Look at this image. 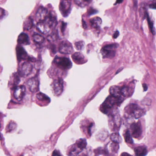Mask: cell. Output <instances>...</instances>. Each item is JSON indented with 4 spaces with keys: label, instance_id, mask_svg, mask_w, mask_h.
I'll return each instance as SVG.
<instances>
[{
    "label": "cell",
    "instance_id": "cell-24",
    "mask_svg": "<svg viewBox=\"0 0 156 156\" xmlns=\"http://www.w3.org/2000/svg\"><path fill=\"white\" fill-rule=\"evenodd\" d=\"M93 0H74L75 4L78 6L84 7L89 5L92 2Z\"/></svg>",
    "mask_w": 156,
    "mask_h": 156
},
{
    "label": "cell",
    "instance_id": "cell-36",
    "mask_svg": "<svg viewBox=\"0 0 156 156\" xmlns=\"http://www.w3.org/2000/svg\"><path fill=\"white\" fill-rule=\"evenodd\" d=\"M5 14V11L2 8H0V19H2Z\"/></svg>",
    "mask_w": 156,
    "mask_h": 156
},
{
    "label": "cell",
    "instance_id": "cell-27",
    "mask_svg": "<svg viewBox=\"0 0 156 156\" xmlns=\"http://www.w3.org/2000/svg\"><path fill=\"white\" fill-rule=\"evenodd\" d=\"M124 136L125 140V142L127 144H132L133 143L132 138V136L131 135L130 131L129 130H127L124 135Z\"/></svg>",
    "mask_w": 156,
    "mask_h": 156
},
{
    "label": "cell",
    "instance_id": "cell-18",
    "mask_svg": "<svg viewBox=\"0 0 156 156\" xmlns=\"http://www.w3.org/2000/svg\"><path fill=\"white\" fill-rule=\"evenodd\" d=\"M102 21L99 17H95L90 20V23L92 27L95 29H98L101 25Z\"/></svg>",
    "mask_w": 156,
    "mask_h": 156
},
{
    "label": "cell",
    "instance_id": "cell-23",
    "mask_svg": "<svg viewBox=\"0 0 156 156\" xmlns=\"http://www.w3.org/2000/svg\"><path fill=\"white\" fill-rule=\"evenodd\" d=\"M34 25L33 20L31 17H28L25 20L24 23V28L25 30H29Z\"/></svg>",
    "mask_w": 156,
    "mask_h": 156
},
{
    "label": "cell",
    "instance_id": "cell-25",
    "mask_svg": "<svg viewBox=\"0 0 156 156\" xmlns=\"http://www.w3.org/2000/svg\"><path fill=\"white\" fill-rule=\"evenodd\" d=\"M111 139L113 143L119 144L122 142V138L118 133H113L111 136Z\"/></svg>",
    "mask_w": 156,
    "mask_h": 156
},
{
    "label": "cell",
    "instance_id": "cell-30",
    "mask_svg": "<svg viewBox=\"0 0 156 156\" xmlns=\"http://www.w3.org/2000/svg\"><path fill=\"white\" fill-rule=\"evenodd\" d=\"M75 47L78 50H82L84 48L85 44L83 41H78L75 43Z\"/></svg>",
    "mask_w": 156,
    "mask_h": 156
},
{
    "label": "cell",
    "instance_id": "cell-34",
    "mask_svg": "<svg viewBox=\"0 0 156 156\" xmlns=\"http://www.w3.org/2000/svg\"><path fill=\"white\" fill-rule=\"evenodd\" d=\"M15 123L13 122H11V123H10V124L9 125V126H8V130L11 131L13 130V129H15Z\"/></svg>",
    "mask_w": 156,
    "mask_h": 156
},
{
    "label": "cell",
    "instance_id": "cell-8",
    "mask_svg": "<svg viewBox=\"0 0 156 156\" xmlns=\"http://www.w3.org/2000/svg\"><path fill=\"white\" fill-rule=\"evenodd\" d=\"M53 90L55 94L59 96L63 90V81L61 79H57L53 82Z\"/></svg>",
    "mask_w": 156,
    "mask_h": 156
},
{
    "label": "cell",
    "instance_id": "cell-10",
    "mask_svg": "<svg viewBox=\"0 0 156 156\" xmlns=\"http://www.w3.org/2000/svg\"><path fill=\"white\" fill-rule=\"evenodd\" d=\"M27 86L31 92L35 93L39 89V81L37 78H32L27 82Z\"/></svg>",
    "mask_w": 156,
    "mask_h": 156
},
{
    "label": "cell",
    "instance_id": "cell-26",
    "mask_svg": "<svg viewBox=\"0 0 156 156\" xmlns=\"http://www.w3.org/2000/svg\"><path fill=\"white\" fill-rule=\"evenodd\" d=\"M76 144L78 146V147L82 151L86 148L87 145L86 139H82V138L78 140L76 142Z\"/></svg>",
    "mask_w": 156,
    "mask_h": 156
},
{
    "label": "cell",
    "instance_id": "cell-45",
    "mask_svg": "<svg viewBox=\"0 0 156 156\" xmlns=\"http://www.w3.org/2000/svg\"></svg>",
    "mask_w": 156,
    "mask_h": 156
},
{
    "label": "cell",
    "instance_id": "cell-32",
    "mask_svg": "<svg viewBox=\"0 0 156 156\" xmlns=\"http://www.w3.org/2000/svg\"><path fill=\"white\" fill-rule=\"evenodd\" d=\"M58 37L57 34L56 33H52L47 37L48 40L50 42H54L57 40Z\"/></svg>",
    "mask_w": 156,
    "mask_h": 156
},
{
    "label": "cell",
    "instance_id": "cell-20",
    "mask_svg": "<svg viewBox=\"0 0 156 156\" xmlns=\"http://www.w3.org/2000/svg\"><path fill=\"white\" fill-rule=\"evenodd\" d=\"M145 114V111L143 109H141L138 106L133 111L132 116H133L136 119H138L144 115Z\"/></svg>",
    "mask_w": 156,
    "mask_h": 156
},
{
    "label": "cell",
    "instance_id": "cell-15",
    "mask_svg": "<svg viewBox=\"0 0 156 156\" xmlns=\"http://www.w3.org/2000/svg\"><path fill=\"white\" fill-rule=\"evenodd\" d=\"M16 55L19 61L25 59L27 57V54L24 48L21 46H17L16 48Z\"/></svg>",
    "mask_w": 156,
    "mask_h": 156
},
{
    "label": "cell",
    "instance_id": "cell-29",
    "mask_svg": "<svg viewBox=\"0 0 156 156\" xmlns=\"http://www.w3.org/2000/svg\"><path fill=\"white\" fill-rule=\"evenodd\" d=\"M37 98L41 101H49V99L45 94H44L42 93H39L37 94Z\"/></svg>",
    "mask_w": 156,
    "mask_h": 156
},
{
    "label": "cell",
    "instance_id": "cell-12",
    "mask_svg": "<svg viewBox=\"0 0 156 156\" xmlns=\"http://www.w3.org/2000/svg\"><path fill=\"white\" fill-rule=\"evenodd\" d=\"M33 66L30 62H25L22 65L21 73L25 76H29L33 71Z\"/></svg>",
    "mask_w": 156,
    "mask_h": 156
},
{
    "label": "cell",
    "instance_id": "cell-42",
    "mask_svg": "<svg viewBox=\"0 0 156 156\" xmlns=\"http://www.w3.org/2000/svg\"><path fill=\"white\" fill-rule=\"evenodd\" d=\"M123 1V0H117V2H116V3H115V4L121 3Z\"/></svg>",
    "mask_w": 156,
    "mask_h": 156
},
{
    "label": "cell",
    "instance_id": "cell-31",
    "mask_svg": "<svg viewBox=\"0 0 156 156\" xmlns=\"http://www.w3.org/2000/svg\"><path fill=\"white\" fill-rule=\"evenodd\" d=\"M147 21H148V24H149V27H150V30L152 32L153 34L155 35V27H154V23L152 22V20L149 18V16L147 15Z\"/></svg>",
    "mask_w": 156,
    "mask_h": 156
},
{
    "label": "cell",
    "instance_id": "cell-1",
    "mask_svg": "<svg viewBox=\"0 0 156 156\" xmlns=\"http://www.w3.org/2000/svg\"><path fill=\"white\" fill-rule=\"evenodd\" d=\"M123 101L122 97H116L111 95L106 99L100 107V110L103 113L111 115L115 110L113 108L115 105H119Z\"/></svg>",
    "mask_w": 156,
    "mask_h": 156
},
{
    "label": "cell",
    "instance_id": "cell-17",
    "mask_svg": "<svg viewBox=\"0 0 156 156\" xmlns=\"http://www.w3.org/2000/svg\"><path fill=\"white\" fill-rule=\"evenodd\" d=\"M136 156H145L147 154V148L145 146H139L134 149Z\"/></svg>",
    "mask_w": 156,
    "mask_h": 156
},
{
    "label": "cell",
    "instance_id": "cell-21",
    "mask_svg": "<svg viewBox=\"0 0 156 156\" xmlns=\"http://www.w3.org/2000/svg\"><path fill=\"white\" fill-rule=\"evenodd\" d=\"M82 151L81 150L76 144L73 145L71 146V148L70 149L69 152V156H77Z\"/></svg>",
    "mask_w": 156,
    "mask_h": 156
},
{
    "label": "cell",
    "instance_id": "cell-22",
    "mask_svg": "<svg viewBox=\"0 0 156 156\" xmlns=\"http://www.w3.org/2000/svg\"><path fill=\"white\" fill-rule=\"evenodd\" d=\"M121 94L124 97H130L133 93V90L128 86H124L121 88Z\"/></svg>",
    "mask_w": 156,
    "mask_h": 156
},
{
    "label": "cell",
    "instance_id": "cell-39",
    "mask_svg": "<svg viewBox=\"0 0 156 156\" xmlns=\"http://www.w3.org/2000/svg\"><path fill=\"white\" fill-rule=\"evenodd\" d=\"M82 26H83V27L85 29H86L87 27V25L86 24V23L84 22V20H82Z\"/></svg>",
    "mask_w": 156,
    "mask_h": 156
},
{
    "label": "cell",
    "instance_id": "cell-40",
    "mask_svg": "<svg viewBox=\"0 0 156 156\" xmlns=\"http://www.w3.org/2000/svg\"><path fill=\"white\" fill-rule=\"evenodd\" d=\"M121 156H132L131 155L129 154L128 153H123Z\"/></svg>",
    "mask_w": 156,
    "mask_h": 156
},
{
    "label": "cell",
    "instance_id": "cell-2",
    "mask_svg": "<svg viewBox=\"0 0 156 156\" xmlns=\"http://www.w3.org/2000/svg\"><path fill=\"white\" fill-rule=\"evenodd\" d=\"M54 62L57 66L62 69H70L72 66L71 61L67 58L57 57Z\"/></svg>",
    "mask_w": 156,
    "mask_h": 156
},
{
    "label": "cell",
    "instance_id": "cell-28",
    "mask_svg": "<svg viewBox=\"0 0 156 156\" xmlns=\"http://www.w3.org/2000/svg\"><path fill=\"white\" fill-rule=\"evenodd\" d=\"M33 40L35 43L38 44H41L44 42L45 38L44 37L38 34H35L33 36Z\"/></svg>",
    "mask_w": 156,
    "mask_h": 156
},
{
    "label": "cell",
    "instance_id": "cell-13",
    "mask_svg": "<svg viewBox=\"0 0 156 156\" xmlns=\"http://www.w3.org/2000/svg\"><path fill=\"white\" fill-rule=\"evenodd\" d=\"M37 28L40 33L44 34H48L51 29L50 27L45 21L38 23Z\"/></svg>",
    "mask_w": 156,
    "mask_h": 156
},
{
    "label": "cell",
    "instance_id": "cell-11",
    "mask_svg": "<svg viewBox=\"0 0 156 156\" xmlns=\"http://www.w3.org/2000/svg\"><path fill=\"white\" fill-rule=\"evenodd\" d=\"M45 21L50 27L51 29L55 28L57 24V21L56 16L55 12H50L48 14V16Z\"/></svg>",
    "mask_w": 156,
    "mask_h": 156
},
{
    "label": "cell",
    "instance_id": "cell-6",
    "mask_svg": "<svg viewBox=\"0 0 156 156\" xmlns=\"http://www.w3.org/2000/svg\"><path fill=\"white\" fill-rule=\"evenodd\" d=\"M47 9L43 6L38 7L35 14V18L38 23L44 22L48 16Z\"/></svg>",
    "mask_w": 156,
    "mask_h": 156
},
{
    "label": "cell",
    "instance_id": "cell-19",
    "mask_svg": "<svg viewBox=\"0 0 156 156\" xmlns=\"http://www.w3.org/2000/svg\"><path fill=\"white\" fill-rule=\"evenodd\" d=\"M121 90V87L118 86H112L110 89L111 95L116 97H122Z\"/></svg>",
    "mask_w": 156,
    "mask_h": 156
},
{
    "label": "cell",
    "instance_id": "cell-16",
    "mask_svg": "<svg viewBox=\"0 0 156 156\" xmlns=\"http://www.w3.org/2000/svg\"><path fill=\"white\" fill-rule=\"evenodd\" d=\"M17 43L20 44L28 45L30 44L29 37L25 33H21L18 37Z\"/></svg>",
    "mask_w": 156,
    "mask_h": 156
},
{
    "label": "cell",
    "instance_id": "cell-33",
    "mask_svg": "<svg viewBox=\"0 0 156 156\" xmlns=\"http://www.w3.org/2000/svg\"><path fill=\"white\" fill-rule=\"evenodd\" d=\"M93 123H91L87 127V133H88V135L89 136H91L92 135V130L93 128Z\"/></svg>",
    "mask_w": 156,
    "mask_h": 156
},
{
    "label": "cell",
    "instance_id": "cell-35",
    "mask_svg": "<svg viewBox=\"0 0 156 156\" xmlns=\"http://www.w3.org/2000/svg\"><path fill=\"white\" fill-rule=\"evenodd\" d=\"M66 27H67V24H66V23L62 22V23H61V27H60V29H61V31L62 33H64V31H65V29H66Z\"/></svg>",
    "mask_w": 156,
    "mask_h": 156
},
{
    "label": "cell",
    "instance_id": "cell-41",
    "mask_svg": "<svg viewBox=\"0 0 156 156\" xmlns=\"http://www.w3.org/2000/svg\"><path fill=\"white\" fill-rule=\"evenodd\" d=\"M143 87L144 90L145 91H146L147 89V84H143Z\"/></svg>",
    "mask_w": 156,
    "mask_h": 156
},
{
    "label": "cell",
    "instance_id": "cell-3",
    "mask_svg": "<svg viewBox=\"0 0 156 156\" xmlns=\"http://www.w3.org/2000/svg\"><path fill=\"white\" fill-rule=\"evenodd\" d=\"M117 48L116 44L107 45L103 48L101 53L104 58H112L115 55V49Z\"/></svg>",
    "mask_w": 156,
    "mask_h": 156
},
{
    "label": "cell",
    "instance_id": "cell-5",
    "mask_svg": "<svg viewBox=\"0 0 156 156\" xmlns=\"http://www.w3.org/2000/svg\"><path fill=\"white\" fill-rule=\"evenodd\" d=\"M59 50L61 54L70 55L73 52V49L72 45L69 42L64 41L60 44Z\"/></svg>",
    "mask_w": 156,
    "mask_h": 156
},
{
    "label": "cell",
    "instance_id": "cell-43",
    "mask_svg": "<svg viewBox=\"0 0 156 156\" xmlns=\"http://www.w3.org/2000/svg\"><path fill=\"white\" fill-rule=\"evenodd\" d=\"M1 138H2V136H1V134H0V140H1Z\"/></svg>",
    "mask_w": 156,
    "mask_h": 156
},
{
    "label": "cell",
    "instance_id": "cell-7",
    "mask_svg": "<svg viewBox=\"0 0 156 156\" xmlns=\"http://www.w3.org/2000/svg\"><path fill=\"white\" fill-rule=\"evenodd\" d=\"M131 131L133 137L136 138L141 137L142 134V127L140 122L132 124L131 126Z\"/></svg>",
    "mask_w": 156,
    "mask_h": 156
},
{
    "label": "cell",
    "instance_id": "cell-44",
    "mask_svg": "<svg viewBox=\"0 0 156 156\" xmlns=\"http://www.w3.org/2000/svg\"></svg>",
    "mask_w": 156,
    "mask_h": 156
},
{
    "label": "cell",
    "instance_id": "cell-38",
    "mask_svg": "<svg viewBox=\"0 0 156 156\" xmlns=\"http://www.w3.org/2000/svg\"><path fill=\"white\" fill-rule=\"evenodd\" d=\"M119 35V32L118 31H116L115 32L113 35V37L114 38H116Z\"/></svg>",
    "mask_w": 156,
    "mask_h": 156
},
{
    "label": "cell",
    "instance_id": "cell-14",
    "mask_svg": "<svg viewBox=\"0 0 156 156\" xmlns=\"http://www.w3.org/2000/svg\"><path fill=\"white\" fill-rule=\"evenodd\" d=\"M72 58L75 63L79 65L84 64L87 61L84 55L80 52L73 54L72 55Z\"/></svg>",
    "mask_w": 156,
    "mask_h": 156
},
{
    "label": "cell",
    "instance_id": "cell-4",
    "mask_svg": "<svg viewBox=\"0 0 156 156\" xmlns=\"http://www.w3.org/2000/svg\"><path fill=\"white\" fill-rule=\"evenodd\" d=\"M59 9L62 15L67 17L70 13L71 10V0H61Z\"/></svg>",
    "mask_w": 156,
    "mask_h": 156
},
{
    "label": "cell",
    "instance_id": "cell-9",
    "mask_svg": "<svg viewBox=\"0 0 156 156\" xmlns=\"http://www.w3.org/2000/svg\"><path fill=\"white\" fill-rule=\"evenodd\" d=\"M26 88L24 85H20L16 87L14 91L13 95L17 101H21L24 96Z\"/></svg>",
    "mask_w": 156,
    "mask_h": 156
},
{
    "label": "cell",
    "instance_id": "cell-37",
    "mask_svg": "<svg viewBox=\"0 0 156 156\" xmlns=\"http://www.w3.org/2000/svg\"><path fill=\"white\" fill-rule=\"evenodd\" d=\"M52 156H62L60 154V153L57 150H55L53 152Z\"/></svg>",
    "mask_w": 156,
    "mask_h": 156
}]
</instances>
